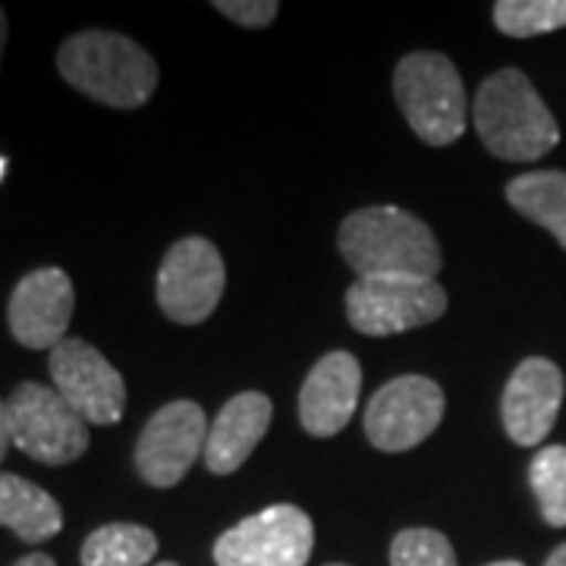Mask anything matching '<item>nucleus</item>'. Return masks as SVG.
Returning <instances> with one entry per match:
<instances>
[{
    "label": "nucleus",
    "mask_w": 566,
    "mask_h": 566,
    "mask_svg": "<svg viewBox=\"0 0 566 566\" xmlns=\"http://www.w3.org/2000/svg\"><path fill=\"white\" fill-rule=\"evenodd\" d=\"M57 70L85 98L120 111L142 107L161 80L158 63L139 41L107 29L70 35L57 51Z\"/></svg>",
    "instance_id": "1"
},
{
    "label": "nucleus",
    "mask_w": 566,
    "mask_h": 566,
    "mask_svg": "<svg viewBox=\"0 0 566 566\" xmlns=\"http://www.w3.org/2000/svg\"><path fill=\"white\" fill-rule=\"evenodd\" d=\"M344 262L356 277L412 274L438 277L444 255L431 227L394 205H371L353 211L337 233Z\"/></svg>",
    "instance_id": "2"
},
{
    "label": "nucleus",
    "mask_w": 566,
    "mask_h": 566,
    "mask_svg": "<svg viewBox=\"0 0 566 566\" xmlns=\"http://www.w3.org/2000/svg\"><path fill=\"white\" fill-rule=\"evenodd\" d=\"M472 123L482 145L501 161H538L560 142L554 114L516 66L497 70L482 82L472 104Z\"/></svg>",
    "instance_id": "3"
},
{
    "label": "nucleus",
    "mask_w": 566,
    "mask_h": 566,
    "mask_svg": "<svg viewBox=\"0 0 566 566\" xmlns=\"http://www.w3.org/2000/svg\"><path fill=\"white\" fill-rule=\"evenodd\" d=\"M394 95L412 133L434 148H444L465 133L469 104L457 63L438 51H416L397 63Z\"/></svg>",
    "instance_id": "4"
},
{
    "label": "nucleus",
    "mask_w": 566,
    "mask_h": 566,
    "mask_svg": "<svg viewBox=\"0 0 566 566\" xmlns=\"http://www.w3.org/2000/svg\"><path fill=\"white\" fill-rule=\"evenodd\" d=\"M447 312V290L434 277L378 274L356 277L346 290V318L365 337H390L438 322Z\"/></svg>",
    "instance_id": "5"
},
{
    "label": "nucleus",
    "mask_w": 566,
    "mask_h": 566,
    "mask_svg": "<svg viewBox=\"0 0 566 566\" xmlns=\"http://www.w3.org/2000/svg\"><path fill=\"white\" fill-rule=\"evenodd\" d=\"M13 447L44 465H70L88 450V422L54 387L25 381L7 400Z\"/></svg>",
    "instance_id": "6"
},
{
    "label": "nucleus",
    "mask_w": 566,
    "mask_h": 566,
    "mask_svg": "<svg viewBox=\"0 0 566 566\" xmlns=\"http://www.w3.org/2000/svg\"><path fill=\"white\" fill-rule=\"evenodd\" d=\"M315 545L308 513L293 504H274L245 516L214 542L218 566H305Z\"/></svg>",
    "instance_id": "7"
},
{
    "label": "nucleus",
    "mask_w": 566,
    "mask_h": 566,
    "mask_svg": "<svg viewBox=\"0 0 566 566\" xmlns=\"http://www.w3.org/2000/svg\"><path fill=\"white\" fill-rule=\"evenodd\" d=\"M444 390L424 375H400L368 400L365 434L385 453H403L428 441L444 419Z\"/></svg>",
    "instance_id": "8"
},
{
    "label": "nucleus",
    "mask_w": 566,
    "mask_h": 566,
    "mask_svg": "<svg viewBox=\"0 0 566 566\" xmlns=\"http://www.w3.org/2000/svg\"><path fill=\"white\" fill-rule=\"evenodd\" d=\"M227 268L218 245L205 237H186L167 249L158 271V305L177 324H202L221 303Z\"/></svg>",
    "instance_id": "9"
},
{
    "label": "nucleus",
    "mask_w": 566,
    "mask_h": 566,
    "mask_svg": "<svg viewBox=\"0 0 566 566\" xmlns=\"http://www.w3.org/2000/svg\"><path fill=\"white\" fill-rule=\"evenodd\" d=\"M205 409L192 400H174L161 406L136 441V469L151 488H174L189 475V469L205 453L208 441Z\"/></svg>",
    "instance_id": "10"
},
{
    "label": "nucleus",
    "mask_w": 566,
    "mask_h": 566,
    "mask_svg": "<svg viewBox=\"0 0 566 566\" xmlns=\"http://www.w3.org/2000/svg\"><path fill=\"white\" fill-rule=\"evenodd\" d=\"M51 381L88 424H117L126 406V381L102 353L80 337L51 349Z\"/></svg>",
    "instance_id": "11"
},
{
    "label": "nucleus",
    "mask_w": 566,
    "mask_h": 566,
    "mask_svg": "<svg viewBox=\"0 0 566 566\" xmlns=\"http://www.w3.org/2000/svg\"><path fill=\"white\" fill-rule=\"evenodd\" d=\"M73 308L76 290L70 274L61 268H39L17 283L7 305V324L25 349H54L66 340Z\"/></svg>",
    "instance_id": "12"
},
{
    "label": "nucleus",
    "mask_w": 566,
    "mask_h": 566,
    "mask_svg": "<svg viewBox=\"0 0 566 566\" xmlns=\"http://www.w3.org/2000/svg\"><path fill=\"white\" fill-rule=\"evenodd\" d=\"M564 371L545 356H528L516 365L501 397L506 438L520 447H538L557 424L564 406Z\"/></svg>",
    "instance_id": "13"
},
{
    "label": "nucleus",
    "mask_w": 566,
    "mask_h": 566,
    "mask_svg": "<svg viewBox=\"0 0 566 566\" xmlns=\"http://www.w3.org/2000/svg\"><path fill=\"white\" fill-rule=\"evenodd\" d=\"M363 365L353 353L334 349L312 365L300 390V422L312 438L340 434L359 403Z\"/></svg>",
    "instance_id": "14"
},
{
    "label": "nucleus",
    "mask_w": 566,
    "mask_h": 566,
    "mask_svg": "<svg viewBox=\"0 0 566 566\" xmlns=\"http://www.w3.org/2000/svg\"><path fill=\"white\" fill-rule=\"evenodd\" d=\"M271 416H274V403L259 390L230 397L208 428L205 465L214 475H233L255 453V447L262 444Z\"/></svg>",
    "instance_id": "15"
},
{
    "label": "nucleus",
    "mask_w": 566,
    "mask_h": 566,
    "mask_svg": "<svg viewBox=\"0 0 566 566\" xmlns=\"http://www.w3.org/2000/svg\"><path fill=\"white\" fill-rule=\"evenodd\" d=\"M0 526L17 532L25 545H41L63 528V510L35 482L0 472Z\"/></svg>",
    "instance_id": "16"
},
{
    "label": "nucleus",
    "mask_w": 566,
    "mask_h": 566,
    "mask_svg": "<svg viewBox=\"0 0 566 566\" xmlns=\"http://www.w3.org/2000/svg\"><path fill=\"white\" fill-rule=\"evenodd\" d=\"M506 202L526 221L545 227L566 249V174L564 170H528L506 182Z\"/></svg>",
    "instance_id": "17"
},
{
    "label": "nucleus",
    "mask_w": 566,
    "mask_h": 566,
    "mask_svg": "<svg viewBox=\"0 0 566 566\" xmlns=\"http://www.w3.org/2000/svg\"><path fill=\"white\" fill-rule=\"evenodd\" d=\"M158 535L139 523H107L82 542V566H148Z\"/></svg>",
    "instance_id": "18"
},
{
    "label": "nucleus",
    "mask_w": 566,
    "mask_h": 566,
    "mask_svg": "<svg viewBox=\"0 0 566 566\" xmlns=\"http://www.w3.org/2000/svg\"><path fill=\"white\" fill-rule=\"evenodd\" d=\"M528 485L547 526L566 528V444H547L532 457Z\"/></svg>",
    "instance_id": "19"
},
{
    "label": "nucleus",
    "mask_w": 566,
    "mask_h": 566,
    "mask_svg": "<svg viewBox=\"0 0 566 566\" xmlns=\"http://www.w3.org/2000/svg\"><path fill=\"white\" fill-rule=\"evenodd\" d=\"M494 25L506 39H535L566 29V0H497Z\"/></svg>",
    "instance_id": "20"
},
{
    "label": "nucleus",
    "mask_w": 566,
    "mask_h": 566,
    "mask_svg": "<svg viewBox=\"0 0 566 566\" xmlns=\"http://www.w3.org/2000/svg\"><path fill=\"white\" fill-rule=\"evenodd\" d=\"M390 566H457V554L438 528H403L390 545Z\"/></svg>",
    "instance_id": "21"
},
{
    "label": "nucleus",
    "mask_w": 566,
    "mask_h": 566,
    "mask_svg": "<svg viewBox=\"0 0 566 566\" xmlns=\"http://www.w3.org/2000/svg\"><path fill=\"white\" fill-rule=\"evenodd\" d=\"M214 10L223 13L230 22L245 25V29H264L277 20L281 3L274 0H214Z\"/></svg>",
    "instance_id": "22"
},
{
    "label": "nucleus",
    "mask_w": 566,
    "mask_h": 566,
    "mask_svg": "<svg viewBox=\"0 0 566 566\" xmlns=\"http://www.w3.org/2000/svg\"><path fill=\"white\" fill-rule=\"evenodd\" d=\"M13 447V428H10V409L0 400V463L7 457V450Z\"/></svg>",
    "instance_id": "23"
},
{
    "label": "nucleus",
    "mask_w": 566,
    "mask_h": 566,
    "mask_svg": "<svg viewBox=\"0 0 566 566\" xmlns=\"http://www.w3.org/2000/svg\"><path fill=\"white\" fill-rule=\"evenodd\" d=\"M13 566H57V564H54V557H48V554L35 551V554H25V557H22V560H17Z\"/></svg>",
    "instance_id": "24"
},
{
    "label": "nucleus",
    "mask_w": 566,
    "mask_h": 566,
    "mask_svg": "<svg viewBox=\"0 0 566 566\" xmlns=\"http://www.w3.org/2000/svg\"><path fill=\"white\" fill-rule=\"evenodd\" d=\"M545 566H566V542L551 551V557L545 560Z\"/></svg>",
    "instance_id": "25"
},
{
    "label": "nucleus",
    "mask_w": 566,
    "mask_h": 566,
    "mask_svg": "<svg viewBox=\"0 0 566 566\" xmlns=\"http://www.w3.org/2000/svg\"><path fill=\"white\" fill-rule=\"evenodd\" d=\"M3 48H7V13L0 7V61H3Z\"/></svg>",
    "instance_id": "26"
},
{
    "label": "nucleus",
    "mask_w": 566,
    "mask_h": 566,
    "mask_svg": "<svg viewBox=\"0 0 566 566\" xmlns=\"http://www.w3.org/2000/svg\"><path fill=\"white\" fill-rule=\"evenodd\" d=\"M488 566H526V564H520V560H497V564H488Z\"/></svg>",
    "instance_id": "27"
},
{
    "label": "nucleus",
    "mask_w": 566,
    "mask_h": 566,
    "mask_svg": "<svg viewBox=\"0 0 566 566\" xmlns=\"http://www.w3.org/2000/svg\"><path fill=\"white\" fill-rule=\"evenodd\" d=\"M3 170H7V161H3V158H0V177H3Z\"/></svg>",
    "instance_id": "28"
},
{
    "label": "nucleus",
    "mask_w": 566,
    "mask_h": 566,
    "mask_svg": "<svg viewBox=\"0 0 566 566\" xmlns=\"http://www.w3.org/2000/svg\"><path fill=\"white\" fill-rule=\"evenodd\" d=\"M158 566H177V564H170V560H167V564H158Z\"/></svg>",
    "instance_id": "29"
},
{
    "label": "nucleus",
    "mask_w": 566,
    "mask_h": 566,
    "mask_svg": "<svg viewBox=\"0 0 566 566\" xmlns=\"http://www.w3.org/2000/svg\"><path fill=\"white\" fill-rule=\"evenodd\" d=\"M327 566H346V564H327Z\"/></svg>",
    "instance_id": "30"
}]
</instances>
